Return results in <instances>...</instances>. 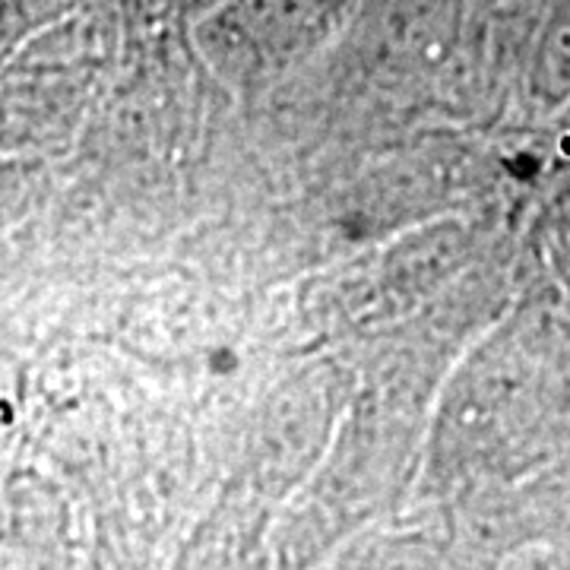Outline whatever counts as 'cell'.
I'll return each instance as SVG.
<instances>
[]
</instances>
